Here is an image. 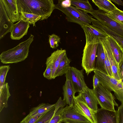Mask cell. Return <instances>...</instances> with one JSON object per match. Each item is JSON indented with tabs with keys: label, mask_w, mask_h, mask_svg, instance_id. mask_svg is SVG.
I'll use <instances>...</instances> for the list:
<instances>
[{
	"label": "cell",
	"mask_w": 123,
	"mask_h": 123,
	"mask_svg": "<svg viewBox=\"0 0 123 123\" xmlns=\"http://www.w3.org/2000/svg\"><path fill=\"white\" fill-rule=\"evenodd\" d=\"M17 1L20 13L26 12L40 16V20L47 19L55 9V4L52 0H17Z\"/></svg>",
	"instance_id": "6da1fadb"
},
{
	"label": "cell",
	"mask_w": 123,
	"mask_h": 123,
	"mask_svg": "<svg viewBox=\"0 0 123 123\" xmlns=\"http://www.w3.org/2000/svg\"><path fill=\"white\" fill-rule=\"evenodd\" d=\"M71 5V0H59L57 4H55L54 9L63 13L68 22L77 23L81 26L91 23L92 16Z\"/></svg>",
	"instance_id": "7a4b0ae2"
},
{
	"label": "cell",
	"mask_w": 123,
	"mask_h": 123,
	"mask_svg": "<svg viewBox=\"0 0 123 123\" xmlns=\"http://www.w3.org/2000/svg\"><path fill=\"white\" fill-rule=\"evenodd\" d=\"M34 37V36L31 34L26 40L12 48L3 52L0 55L1 62L6 64L16 63L25 60L28 56L29 48Z\"/></svg>",
	"instance_id": "3957f363"
},
{
	"label": "cell",
	"mask_w": 123,
	"mask_h": 123,
	"mask_svg": "<svg viewBox=\"0 0 123 123\" xmlns=\"http://www.w3.org/2000/svg\"><path fill=\"white\" fill-rule=\"evenodd\" d=\"M98 38L94 37L90 43H86L83 51L81 66L87 75L95 70V60Z\"/></svg>",
	"instance_id": "277c9868"
},
{
	"label": "cell",
	"mask_w": 123,
	"mask_h": 123,
	"mask_svg": "<svg viewBox=\"0 0 123 123\" xmlns=\"http://www.w3.org/2000/svg\"><path fill=\"white\" fill-rule=\"evenodd\" d=\"M93 94L101 108L115 111L114 106H118L115 98L111 91L99 83L95 89H92Z\"/></svg>",
	"instance_id": "5b68a950"
},
{
	"label": "cell",
	"mask_w": 123,
	"mask_h": 123,
	"mask_svg": "<svg viewBox=\"0 0 123 123\" xmlns=\"http://www.w3.org/2000/svg\"><path fill=\"white\" fill-rule=\"evenodd\" d=\"M84 74L83 69L79 70L70 67L65 74L66 80L70 81L75 92H84L88 87L85 82Z\"/></svg>",
	"instance_id": "8992f818"
},
{
	"label": "cell",
	"mask_w": 123,
	"mask_h": 123,
	"mask_svg": "<svg viewBox=\"0 0 123 123\" xmlns=\"http://www.w3.org/2000/svg\"><path fill=\"white\" fill-rule=\"evenodd\" d=\"M89 13L102 25L123 37V25L109 17L105 12L99 9L93 10Z\"/></svg>",
	"instance_id": "52a82bcc"
},
{
	"label": "cell",
	"mask_w": 123,
	"mask_h": 123,
	"mask_svg": "<svg viewBox=\"0 0 123 123\" xmlns=\"http://www.w3.org/2000/svg\"><path fill=\"white\" fill-rule=\"evenodd\" d=\"M90 123L89 121L78 112L73 105L64 107L61 115L60 123Z\"/></svg>",
	"instance_id": "ba28073f"
},
{
	"label": "cell",
	"mask_w": 123,
	"mask_h": 123,
	"mask_svg": "<svg viewBox=\"0 0 123 123\" xmlns=\"http://www.w3.org/2000/svg\"><path fill=\"white\" fill-rule=\"evenodd\" d=\"M73 105L77 111L87 119L90 123H96L95 113L87 105L80 93L75 96Z\"/></svg>",
	"instance_id": "9c48e42d"
},
{
	"label": "cell",
	"mask_w": 123,
	"mask_h": 123,
	"mask_svg": "<svg viewBox=\"0 0 123 123\" xmlns=\"http://www.w3.org/2000/svg\"><path fill=\"white\" fill-rule=\"evenodd\" d=\"M96 123H118L117 111L101 108L94 113Z\"/></svg>",
	"instance_id": "30bf717a"
},
{
	"label": "cell",
	"mask_w": 123,
	"mask_h": 123,
	"mask_svg": "<svg viewBox=\"0 0 123 123\" xmlns=\"http://www.w3.org/2000/svg\"><path fill=\"white\" fill-rule=\"evenodd\" d=\"M94 74L98 77L100 83L105 87L114 93L118 90L122 81L117 80L114 77L106 74L101 72L95 70Z\"/></svg>",
	"instance_id": "8fae6325"
},
{
	"label": "cell",
	"mask_w": 123,
	"mask_h": 123,
	"mask_svg": "<svg viewBox=\"0 0 123 123\" xmlns=\"http://www.w3.org/2000/svg\"><path fill=\"white\" fill-rule=\"evenodd\" d=\"M8 17L1 0H0V39L11 33L13 25Z\"/></svg>",
	"instance_id": "7c38bea8"
},
{
	"label": "cell",
	"mask_w": 123,
	"mask_h": 123,
	"mask_svg": "<svg viewBox=\"0 0 123 123\" xmlns=\"http://www.w3.org/2000/svg\"><path fill=\"white\" fill-rule=\"evenodd\" d=\"M105 51L111 66L113 77L119 81L122 80L119 65L116 60L110 48L106 38H100Z\"/></svg>",
	"instance_id": "4fadbf2b"
},
{
	"label": "cell",
	"mask_w": 123,
	"mask_h": 123,
	"mask_svg": "<svg viewBox=\"0 0 123 123\" xmlns=\"http://www.w3.org/2000/svg\"><path fill=\"white\" fill-rule=\"evenodd\" d=\"M4 9L10 19L13 23L21 19L17 0H1Z\"/></svg>",
	"instance_id": "5bb4252c"
},
{
	"label": "cell",
	"mask_w": 123,
	"mask_h": 123,
	"mask_svg": "<svg viewBox=\"0 0 123 123\" xmlns=\"http://www.w3.org/2000/svg\"><path fill=\"white\" fill-rule=\"evenodd\" d=\"M81 27L85 34L86 43L91 42L94 37L106 38L109 36L101 30L93 25L88 24Z\"/></svg>",
	"instance_id": "9a60e30c"
},
{
	"label": "cell",
	"mask_w": 123,
	"mask_h": 123,
	"mask_svg": "<svg viewBox=\"0 0 123 123\" xmlns=\"http://www.w3.org/2000/svg\"><path fill=\"white\" fill-rule=\"evenodd\" d=\"M66 54V50L61 48L54 51L47 59L45 63L46 65H49L52 67V79H53L55 72L61 61Z\"/></svg>",
	"instance_id": "2e32d148"
},
{
	"label": "cell",
	"mask_w": 123,
	"mask_h": 123,
	"mask_svg": "<svg viewBox=\"0 0 123 123\" xmlns=\"http://www.w3.org/2000/svg\"><path fill=\"white\" fill-rule=\"evenodd\" d=\"M28 22L21 19L17 23L14 24L11 33L10 37L12 39L19 40L27 33L30 27Z\"/></svg>",
	"instance_id": "e0dca14e"
},
{
	"label": "cell",
	"mask_w": 123,
	"mask_h": 123,
	"mask_svg": "<svg viewBox=\"0 0 123 123\" xmlns=\"http://www.w3.org/2000/svg\"><path fill=\"white\" fill-rule=\"evenodd\" d=\"M99 42L97 47L95 60V70L107 74L105 68V55L102 43L98 38Z\"/></svg>",
	"instance_id": "ac0fdd59"
},
{
	"label": "cell",
	"mask_w": 123,
	"mask_h": 123,
	"mask_svg": "<svg viewBox=\"0 0 123 123\" xmlns=\"http://www.w3.org/2000/svg\"><path fill=\"white\" fill-rule=\"evenodd\" d=\"M92 25L99 28L116 41L123 49V37L102 25L97 20L91 18Z\"/></svg>",
	"instance_id": "d6986e66"
},
{
	"label": "cell",
	"mask_w": 123,
	"mask_h": 123,
	"mask_svg": "<svg viewBox=\"0 0 123 123\" xmlns=\"http://www.w3.org/2000/svg\"><path fill=\"white\" fill-rule=\"evenodd\" d=\"M55 104L43 103L32 108L29 113L21 121L20 123H25L31 117L36 115L44 113L55 106Z\"/></svg>",
	"instance_id": "ffe728a7"
},
{
	"label": "cell",
	"mask_w": 123,
	"mask_h": 123,
	"mask_svg": "<svg viewBox=\"0 0 123 123\" xmlns=\"http://www.w3.org/2000/svg\"><path fill=\"white\" fill-rule=\"evenodd\" d=\"M108 36L106 38L112 53L119 65L123 58V49L116 41Z\"/></svg>",
	"instance_id": "44dd1931"
},
{
	"label": "cell",
	"mask_w": 123,
	"mask_h": 123,
	"mask_svg": "<svg viewBox=\"0 0 123 123\" xmlns=\"http://www.w3.org/2000/svg\"><path fill=\"white\" fill-rule=\"evenodd\" d=\"M88 107L95 113L98 109V101L94 96L92 89L88 87L84 92L80 93Z\"/></svg>",
	"instance_id": "7402d4cb"
},
{
	"label": "cell",
	"mask_w": 123,
	"mask_h": 123,
	"mask_svg": "<svg viewBox=\"0 0 123 123\" xmlns=\"http://www.w3.org/2000/svg\"><path fill=\"white\" fill-rule=\"evenodd\" d=\"M63 99L67 105L70 106L73 105L76 93L74 91L70 80H66L62 87Z\"/></svg>",
	"instance_id": "603a6c76"
},
{
	"label": "cell",
	"mask_w": 123,
	"mask_h": 123,
	"mask_svg": "<svg viewBox=\"0 0 123 123\" xmlns=\"http://www.w3.org/2000/svg\"><path fill=\"white\" fill-rule=\"evenodd\" d=\"M9 88L8 83L5 82L0 89V112L4 108H6L8 106V101L11 96Z\"/></svg>",
	"instance_id": "cb8c5ba5"
},
{
	"label": "cell",
	"mask_w": 123,
	"mask_h": 123,
	"mask_svg": "<svg viewBox=\"0 0 123 123\" xmlns=\"http://www.w3.org/2000/svg\"><path fill=\"white\" fill-rule=\"evenodd\" d=\"M92 1L99 10L106 12H111L118 8L111 0H92Z\"/></svg>",
	"instance_id": "d4e9b609"
},
{
	"label": "cell",
	"mask_w": 123,
	"mask_h": 123,
	"mask_svg": "<svg viewBox=\"0 0 123 123\" xmlns=\"http://www.w3.org/2000/svg\"><path fill=\"white\" fill-rule=\"evenodd\" d=\"M71 60L67 57V54L63 58L55 73L53 79L56 77L65 74L69 69Z\"/></svg>",
	"instance_id": "484cf974"
},
{
	"label": "cell",
	"mask_w": 123,
	"mask_h": 123,
	"mask_svg": "<svg viewBox=\"0 0 123 123\" xmlns=\"http://www.w3.org/2000/svg\"><path fill=\"white\" fill-rule=\"evenodd\" d=\"M71 3L77 9L87 13L92 11L93 10L91 5L87 0H71Z\"/></svg>",
	"instance_id": "4316f807"
},
{
	"label": "cell",
	"mask_w": 123,
	"mask_h": 123,
	"mask_svg": "<svg viewBox=\"0 0 123 123\" xmlns=\"http://www.w3.org/2000/svg\"><path fill=\"white\" fill-rule=\"evenodd\" d=\"M21 19L32 24L33 26H35V23L38 21L40 20L41 17L37 14L21 12L20 13Z\"/></svg>",
	"instance_id": "83f0119b"
},
{
	"label": "cell",
	"mask_w": 123,
	"mask_h": 123,
	"mask_svg": "<svg viewBox=\"0 0 123 123\" xmlns=\"http://www.w3.org/2000/svg\"><path fill=\"white\" fill-rule=\"evenodd\" d=\"M109 17L123 25V11L117 8L109 12H105Z\"/></svg>",
	"instance_id": "f1b7e54d"
},
{
	"label": "cell",
	"mask_w": 123,
	"mask_h": 123,
	"mask_svg": "<svg viewBox=\"0 0 123 123\" xmlns=\"http://www.w3.org/2000/svg\"><path fill=\"white\" fill-rule=\"evenodd\" d=\"M55 106L45 112L35 123H46L50 120L55 112Z\"/></svg>",
	"instance_id": "f546056e"
},
{
	"label": "cell",
	"mask_w": 123,
	"mask_h": 123,
	"mask_svg": "<svg viewBox=\"0 0 123 123\" xmlns=\"http://www.w3.org/2000/svg\"><path fill=\"white\" fill-rule=\"evenodd\" d=\"M10 68L9 65L1 66L0 67V88H1L5 83L7 73Z\"/></svg>",
	"instance_id": "4dcf8cb0"
},
{
	"label": "cell",
	"mask_w": 123,
	"mask_h": 123,
	"mask_svg": "<svg viewBox=\"0 0 123 123\" xmlns=\"http://www.w3.org/2000/svg\"><path fill=\"white\" fill-rule=\"evenodd\" d=\"M49 42L50 47L53 49H56L59 46L61 38L59 36L54 34L49 35Z\"/></svg>",
	"instance_id": "1f68e13d"
},
{
	"label": "cell",
	"mask_w": 123,
	"mask_h": 123,
	"mask_svg": "<svg viewBox=\"0 0 123 123\" xmlns=\"http://www.w3.org/2000/svg\"><path fill=\"white\" fill-rule=\"evenodd\" d=\"M64 108H60L55 112L49 123H61V115Z\"/></svg>",
	"instance_id": "d6a6232c"
},
{
	"label": "cell",
	"mask_w": 123,
	"mask_h": 123,
	"mask_svg": "<svg viewBox=\"0 0 123 123\" xmlns=\"http://www.w3.org/2000/svg\"><path fill=\"white\" fill-rule=\"evenodd\" d=\"M104 51L105 55V71L107 75L113 77L110 63L107 54L105 50Z\"/></svg>",
	"instance_id": "836d02e7"
},
{
	"label": "cell",
	"mask_w": 123,
	"mask_h": 123,
	"mask_svg": "<svg viewBox=\"0 0 123 123\" xmlns=\"http://www.w3.org/2000/svg\"><path fill=\"white\" fill-rule=\"evenodd\" d=\"M46 68L43 73V76L45 78L48 80H51L52 79V67L49 65H46Z\"/></svg>",
	"instance_id": "e575fe53"
},
{
	"label": "cell",
	"mask_w": 123,
	"mask_h": 123,
	"mask_svg": "<svg viewBox=\"0 0 123 123\" xmlns=\"http://www.w3.org/2000/svg\"><path fill=\"white\" fill-rule=\"evenodd\" d=\"M66 104H67L65 100L64 99H62L61 97H60L57 102L55 104V112L59 108L64 107Z\"/></svg>",
	"instance_id": "d590c367"
},
{
	"label": "cell",
	"mask_w": 123,
	"mask_h": 123,
	"mask_svg": "<svg viewBox=\"0 0 123 123\" xmlns=\"http://www.w3.org/2000/svg\"><path fill=\"white\" fill-rule=\"evenodd\" d=\"M117 112L118 123H123V105L118 107Z\"/></svg>",
	"instance_id": "8d00e7d4"
},
{
	"label": "cell",
	"mask_w": 123,
	"mask_h": 123,
	"mask_svg": "<svg viewBox=\"0 0 123 123\" xmlns=\"http://www.w3.org/2000/svg\"><path fill=\"white\" fill-rule=\"evenodd\" d=\"M45 113L36 115L31 117L25 123H35Z\"/></svg>",
	"instance_id": "74e56055"
},
{
	"label": "cell",
	"mask_w": 123,
	"mask_h": 123,
	"mask_svg": "<svg viewBox=\"0 0 123 123\" xmlns=\"http://www.w3.org/2000/svg\"><path fill=\"white\" fill-rule=\"evenodd\" d=\"M99 83L100 82L98 77L94 74L93 78V89L95 88Z\"/></svg>",
	"instance_id": "f35d334b"
},
{
	"label": "cell",
	"mask_w": 123,
	"mask_h": 123,
	"mask_svg": "<svg viewBox=\"0 0 123 123\" xmlns=\"http://www.w3.org/2000/svg\"><path fill=\"white\" fill-rule=\"evenodd\" d=\"M119 70L121 74V79L123 78V58L119 64Z\"/></svg>",
	"instance_id": "ab89813d"
},
{
	"label": "cell",
	"mask_w": 123,
	"mask_h": 123,
	"mask_svg": "<svg viewBox=\"0 0 123 123\" xmlns=\"http://www.w3.org/2000/svg\"><path fill=\"white\" fill-rule=\"evenodd\" d=\"M111 1L114 2L116 4L118 5H122L123 6V1L119 0H111Z\"/></svg>",
	"instance_id": "60d3db41"
},
{
	"label": "cell",
	"mask_w": 123,
	"mask_h": 123,
	"mask_svg": "<svg viewBox=\"0 0 123 123\" xmlns=\"http://www.w3.org/2000/svg\"><path fill=\"white\" fill-rule=\"evenodd\" d=\"M50 120L49 121H48V122H46V123H49V122H50Z\"/></svg>",
	"instance_id": "b9f144b4"
}]
</instances>
